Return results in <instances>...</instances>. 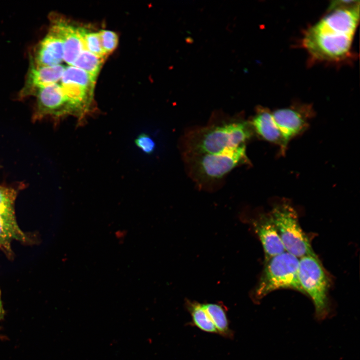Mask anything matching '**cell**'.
Wrapping results in <instances>:
<instances>
[{
	"label": "cell",
	"instance_id": "5b68a950",
	"mask_svg": "<svg viewBox=\"0 0 360 360\" xmlns=\"http://www.w3.org/2000/svg\"><path fill=\"white\" fill-rule=\"evenodd\" d=\"M286 252L298 258L316 256L299 224L296 210L288 202L275 205L268 214Z\"/></svg>",
	"mask_w": 360,
	"mask_h": 360
},
{
	"label": "cell",
	"instance_id": "ac0fdd59",
	"mask_svg": "<svg viewBox=\"0 0 360 360\" xmlns=\"http://www.w3.org/2000/svg\"><path fill=\"white\" fill-rule=\"evenodd\" d=\"M104 58H100L84 50L79 55L72 66L82 69L96 78Z\"/></svg>",
	"mask_w": 360,
	"mask_h": 360
},
{
	"label": "cell",
	"instance_id": "603a6c76",
	"mask_svg": "<svg viewBox=\"0 0 360 360\" xmlns=\"http://www.w3.org/2000/svg\"><path fill=\"white\" fill-rule=\"evenodd\" d=\"M4 311L2 306V300L1 292L0 290V321L4 318Z\"/></svg>",
	"mask_w": 360,
	"mask_h": 360
},
{
	"label": "cell",
	"instance_id": "7402d4cb",
	"mask_svg": "<svg viewBox=\"0 0 360 360\" xmlns=\"http://www.w3.org/2000/svg\"><path fill=\"white\" fill-rule=\"evenodd\" d=\"M136 146L148 154H152L156 150V143L148 134L143 133L135 140Z\"/></svg>",
	"mask_w": 360,
	"mask_h": 360
},
{
	"label": "cell",
	"instance_id": "5bb4252c",
	"mask_svg": "<svg viewBox=\"0 0 360 360\" xmlns=\"http://www.w3.org/2000/svg\"><path fill=\"white\" fill-rule=\"evenodd\" d=\"M13 240L26 242V238L17 223L14 212H0V248L10 253Z\"/></svg>",
	"mask_w": 360,
	"mask_h": 360
},
{
	"label": "cell",
	"instance_id": "6da1fadb",
	"mask_svg": "<svg viewBox=\"0 0 360 360\" xmlns=\"http://www.w3.org/2000/svg\"><path fill=\"white\" fill-rule=\"evenodd\" d=\"M254 134L249 121L240 116H216L204 126L186 130L179 148L182 158L218 154L246 145Z\"/></svg>",
	"mask_w": 360,
	"mask_h": 360
},
{
	"label": "cell",
	"instance_id": "8992f818",
	"mask_svg": "<svg viewBox=\"0 0 360 360\" xmlns=\"http://www.w3.org/2000/svg\"><path fill=\"white\" fill-rule=\"evenodd\" d=\"M298 274L303 292L312 299L317 316L324 318L328 312L330 280L318 257L308 256L300 258Z\"/></svg>",
	"mask_w": 360,
	"mask_h": 360
},
{
	"label": "cell",
	"instance_id": "277c9868",
	"mask_svg": "<svg viewBox=\"0 0 360 360\" xmlns=\"http://www.w3.org/2000/svg\"><path fill=\"white\" fill-rule=\"evenodd\" d=\"M354 36L316 24L306 32L303 45L316 60L340 61L349 56Z\"/></svg>",
	"mask_w": 360,
	"mask_h": 360
},
{
	"label": "cell",
	"instance_id": "3957f363",
	"mask_svg": "<svg viewBox=\"0 0 360 360\" xmlns=\"http://www.w3.org/2000/svg\"><path fill=\"white\" fill-rule=\"evenodd\" d=\"M300 258L285 252L265 262L254 294L260 298L279 289L290 288L303 292L298 280Z\"/></svg>",
	"mask_w": 360,
	"mask_h": 360
},
{
	"label": "cell",
	"instance_id": "30bf717a",
	"mask_svg": "<svg viewBox=\"0 0 360 360\" xmlns=\"http://www.w3.org/2000/svg\"><path fill=\"white\" fill-rule=\"evenodd\" d=\"M254 230L263 246L265 262L285 252V248L270 215L261 214L252 220Z\"/></svg>",
	"mask_w": 360,
	"mask_h": 360
},
{
	"label": "cell",
	"instance_id": "9a60e30c",
	"mask_svg": "<svg viewBox=\"0 0 360 360\" xmlns=\"http://www.w3.org/2000/svg\"><path fill=\"white\" fill-rule=\"evenodd\" d=\"M202 305L218 333L223 336L232 338L233 334L230 329L226 312L224 307L217 304H206Z\"/></svg>",
	"mask_w": 360,
	"mask_h": 360
},
{
	"label": "cell",
	"instance_id": "2e32d148",
	"mask_svg": "<svg viewBox=\"0 0 360 360\" xmlns=\"http://www.w3.org/2000/svg\"><path fill=\"white\" fill-rule=\"evenodd\" d=\"M186 307L192 316L193 324L197 328L204 332L218 334L202 304L188 300Z\"/></svg>",
	"mask_w": 360,
	"mask_h": 360
},
{
	"label": "cell",
	"instance_id": "ffe728a7",
	"mask_svg": "<svg viewBox=\"0 0 360 360\" xmlns=\"http://www.w3.org/2000/svg\"><path fill=\"white\" fill-rule=\"evenodd\" d=\"M16 197L15 190L0 186V212H14Z\"/></svg>",
	"mask_w": 360,
	"mask_h": 360
},
{
	"label": "cell",
	"instance_id": "9c48e42d",
	"mask_svg": "<svg viewBox=\"0 0 360 360\" xmlns=\"http://www.w3.org/2000/svg\"><path fill=\"white\" fill-rule=\"evenodd\" d=\"M66 67L60 64L52 66H38L32 62L24 86L20 96L22 98L35 96L38 91L61 80Z\"/></svg>",
	"mask_w": 360,
	"mask_h": 360
},
{
	"label": "cell",
	"instance_id": "4fadbf2b",
	"mask_svg": "<svg viewBox=\"0 0 360 360\" xmlns=\"http://www.w3.org/2000/svg\"><path fill=\"white\" fill-rule=\"evenodd\" d=\"M248 121L254 133L265 140L278 144L283 152L285 150L282 134L269 110L258 108L256 114Z\"/></svg>",
	"mask_w": 360,
	"mask_h": 360
},
{
	"label": "cell",
	"instance_id": "7a4b0ae2",
	"mask_svg": "<svg viewBox=\"0 0 360 360\" xmlns=\"http://www.w3.org/2000/svg\"><path fill=\"white\" fill-rule=\"evenodd\" d=\"M188 176L200 190L214 192L236 168L249 164L246 145L214 154L182 158Z\"/></svg>",
	"mask_w": 360,
	"mask_h": 360
},
{
	"label": "cell",
	"instance_id": "52a82bcc",
	"mask_svg": "<svg viewBox=\"0 0 360 360\" xmlns=\"http://www.w3.org/2000/svg\"><path fill=\"white\" fill-rule=\"evenodd\" d=\"M272 113L282 134L284 150L289 142L308 127L312 116V108L305 105L282 108Z\"/></svg>",
	"mask_w": 360,
	"mask_h": 360
},
{
	"label": "cell",
	"instance_id": "e0dca14e",
	"mask_svg": "<svg viewBox=\"0 0 360 360\" xmlns=\"http://www.w3.org/2000/svg\"><path fill=\"white\" fill-rule=\"evenodd\" d=\"M96 78L84 70L74 66L66 68L62 78V84L73 83L93 90Z\"/></svg>",
	"mask_w": 360,
	"mask_h": 360
},
{
	"label": "cell",
	"instance_id": "8fae6325",
	"mask_svg": "<svg viewBox=\"0 0 360 360\" xmlns=\"http://www.w3.org/2000/svg\"><path fill=\"white\" fill-rule=\"evenodd\" d=\"M50 31L56 34L64 44V60L72 66L80 53L84 50L81 28H77L64 20H56Z\"/></svg>",
	"mask_w": 360,
	"mask_h": 360
},
{
	"label": "cell",
	"instance_id": "7c38bea8",
	"mask_svg": "<svg viewBox=\"0 0 360 360\" xmlns=\"http://www.w3.org/2000/svg\"><path fill=\"white\" fill-rule=\"evenodd\" d=\"M63 60L62 40L50 30L38 46L32 62L38 66H52L60 65Z\"/></svg>",
	"mask_w": 360,
	"mask_h": 360
},
{
	"label": "cell",
	"instance_id": "44dd1931",
	"mask_svg": "<svg viewBox=\"0 0 360 360\" xmlns=\"http://www.w3.org/2000/svg\"><path fill=\"white\" fill-rule=\"evenodd\" d=\"M102 50L107 55L116 50L118 43V36L114 32L102 30L98 32Z\"/></svg>",
	"mask_w": 360,
	"mask_h": 360
},
{
	"label": "cell",
	"instance_id": "d6986e66",
	"mask_svg": "<svg viewBox=\"0 0 360 360\" xmlns=\"http://www.w3.org/2000/svg\"><path fill=\"white\" fill-rule=\"evenodd\" d=\"M81 34L84 49L100 58L106 56L102 50L98 32H89L81 28Z\"/></svg>",
	"mask_w": 360,
	"mask_h": 360
},
{
	"label": "cell",
	"instance_id": "ba28073f",
	"mask_svg": "<svg viewBox=\"0 0 360 360\" xmlns=\"http://www.w3.org/2000/svg\"><path fill=\"white\" fill-rule=\"evenodd\" d=\"M35 96L37 101L33 120H40L46 116L59 118L72 115L60 85L54 84L42 88Z\"/></svg>",
	"mask_w": 360,
	"mask_h": 360
}]
</instances>
